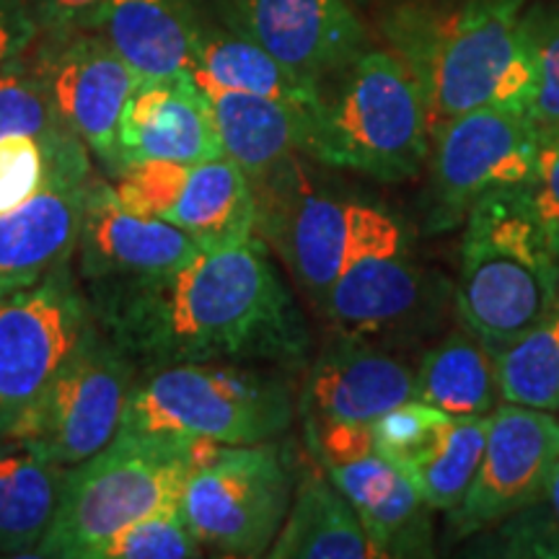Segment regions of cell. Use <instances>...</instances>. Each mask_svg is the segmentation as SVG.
I'll list each match as a JSON object with an SVG mask.
<instances>
[{"instance_id": "6da1fadb", "label": "cell", "mask_w": 559, "mask_h": 559, "mask_svg": "<svg viewBox=\"0 0 559 559\" xmlns=\"http://www.w3.org/2000/svg\"><path fill=\"white\" fill-rule=\"evenodd\" d=\"M96 324L138 368L174 362L309 360L311 332L264 241L200 251L185 267L138 283L88 285Z\"/></svg>"}, {"instance_id": "7a4b0ae2", "label": "cell", "mask_w": 559, "mask_h": 559, "mask_svg": "<svg viewBox=\"0 0 559 559\" xmlns=\"http://www.w3.org/2000/svg\"><path fill=\"white\" fill-rule=\"evenodd\" d=\"M521 5L523 0H461L391 11L386 37L423 91L430 130L481 107L528 115L534 58Z\"/></svg>"}, {"instance_id": "3957f363", "label": "cell", "mask_w": 559, "mask_h": 559, "mask_svg": "<svg viewBox=\"0 0 559 559\" xmlns=\"http://www.w3.org/2000/svg\"><path fill=\"white\" fill-rule=\"evenodd\" d=\"M559 288V236L526 185L492 190L464 218L456 309L498 358L526 334Z\"/></svg>"}, {"instance_id": "277c9868", "label": "cell", "mask_w": 559, "mask_h": 559, "mask_svg": "<svg viewBox=\"0 0 559 559\" xmlns=\"http://www.w3.org/2000/svg\"><path fill=\"white\" fill-rule=\"evenodd\" d=\"M430 153L428 107L394 52L366 50L321 86L306 156L379 181L417 177Z\"/></svg>"}, {"instance_id": "5b68a950", "label": "cell", "mask_w": 559, "mask_h": 559, "mask_svg": "<svg viewBox=\"0 0 559 559\" xmlns=\"http://www.w3.org/2000/svg\"><path fill=\"white\" fill-rule=\"evenodd\" d=\"M200 443L205 440L117 430L94 456L68 466L58 510L34 557L88 559L128 523L179 508Z\"/></svg>"}, {"instance_id": "8992f818", "label": "cell", "mask_w": 559, "mask_h": 559, "mask_svg": "<svg viewBox=\"0 0 559 559\" xmlns=\"http://www.w3.org/2000/svg\"><path fill=\"white\" fill-rule=\"evenodd\" d=\"M290 423L293 396L283 376L241 362H174L138 373L120 428L251 445L270 443Z\"/></svg>"}, {"instance_id": "52a82bcc", "label": "cell", "mask_w": 559, "mask_h": 559, "mask_svg": "<svg viewBox=\"0 0 559 559\" xmlns=\"http://www.w3.org/2000/svg\"><path fill=\"white\" fill-rule=\"evenodd\" d=\"M293 498V479L270 443H200L179 510L202 549L267 557Z\"/></svg>"}, {"instance_id": "ba28073f", "label": "cell", "mask_w": 559, "mask_h": 559, "mask_svg": "<svg viewBox=\"0 0 559 559\" xmlns=\"http://www.w3.org/2000/svg\"><path fill=\"white\" fill-rule=\"evenodd\" d=\"M94 321L73 264L0 300V438L19 430Z\"/></svg>"}, {"instance_id": "9c48e42d", "label": "cell", "mask_w": 559, "mask_h": 559, "mask_svg": "<svg viewBox=\"0 0 559 559\" xmlns=\"http://www.w3.org/2000/svg\"><path fill=\"white\" fill-rule=\"evenodd\" d=\"M539 128L523 111L481 107L430 130L428 230L456 228L481 194L526 185Z\"/></svg>"}, {"instance_id": "30bf717a", "label": "cell", "mask_w": 559, "mask_h": 559, "mask_svg": "<svg viewBox=\"0 0 559 559\" xmlns=\"http://www.w3.org/2000/svg\"><path fill=\"white\" fill-rule=\"evenodd\" d=\"M135 379V362L94 319L16 432L62 466L81 464L117 436Z\"/></svg>"}, {"instance_id": "8fae6325", "label": "cell", "mask_w": 559, "mask_h": 559, "mask_svg": "<svg viewBox=\"0 0 559 559\" xmlns=\"http://www.w3.org/2000/svg\"><path fill=\"white\" fill-rule=\"evenodd\" d=\"M300 156L304 153L251 181L257 236L277 251L298 288L321 313L347 260L360 200H342L313 185Z\"/></svg>"}, {"instance_id": "7c38bea8", "label": "cell", "mask_w": 559, "mask_h": 559, "mask_svg": "<svg viewBox=\"0 0 559 559\" xmlns=\"http://www.w3.org/2000/svg\"><path fill=\"white\" fill-rule=\"evenodd\" d=\"M423 270L400 215L362 202L347 260L326 296L324 317L347 337H376L409 319L423 300Z\"/></svg>"}, {"instance_id": "4fadbf2b", "label": "cell", "mask_w": 559, "mask_h": 559, "mask_svg": "<svg viewBox=\"0 0 559 559\" xmlns=\"http://www.w3.org/2000/svg\"><path fill=\"white\" fill-rule=\"evenodd\" d=\"M559 461V419L551 409L498 404L489 412L477 477L449 513L451 539H466L544 502Z\"/></svg>"}, {"instance_id": "5bb4252c", "label": "cell", "mask_w": 559, "mask_h": 559, "mask_svg": "<svg viewBox=\"0 0 559 559\" xmlns=\"http://www.w3.org/2000/svg\"><path fill=\"white\" fill-rule=\"evenodd\" d=\"M47 148L45 187L0 213V300L73 260L91 181L86 143L66 135Z\"/></svg>"}, {"instance_id": "9a60e30c", "label": "cell", "mask_w": 559, "mask_h": 559, "mask_svg": "<svg viewBox=\"0 0 559 559\" xmlns=\"http://www.w3.org/2000/svg\"><path fill=\"white\" fill-rule=\"evenodd\" d=\"M50 91L55 111L79 135L109 177H120V124L130 96L140 86L135 70L109 47L102 34L83 29L55 34L34 62Z\"/></svg>"}, {"instance_id": "2e32d148", "label": "cell", "mask_w": 559, "mask_h": 559, "mask_svg": "<svg viewBox=\"0 0 559 559\" xmlns=\"http://www.w3.org/2000/svg\"><path fill=\"white\" fill-rule=\"evenodd\" d=\"M228 26L304 81L324 86L368 50V32L347 0H228Z\"/></svg>"}, {"instance_id": "e0dca14e", "label": "cell", "mask_w": 559, "mask_h": 559, "mask_svg": "<svg viewBox=\"0 0 559 559\" xmlns=\"http://www.w3.org/2000/svg\"><path fill=\"white\" fill-rule=\"evenodd\" d=\"M185 230L124 210L109 181L91 179L79 230V275L86 285L171 275L200 254Z\"/></svg>"}, {"instance_id": "ac0fdd59", "label": "cell", "mask_w": 559, "mask_h": 559, "mask_svg": "<svg viewBox=\"0 0 559 559\" xmlns=\"http://www.w3.org/2000/svg\"><path fill=\"white\" fill-rule=\"evenodd\" d=\"M415 370L366 337L337 334L313 358L306 376V425L373 428L389 409L415 400Z\"/></svg>"}, {"instance_id": "d6986e66", "label": "cell", "mask_w": 559, "mask_h": 559, "mask_svg": "<svg viewBox=\"0 0 559 559\" xmlns=\"http://www.w3.org/2000/svg\"><path fill=\"white\" fill-rule=\"evenodd\" d=\"M120 151L124 169L140 160L194 166L226 156L213 107L192 73L140 83L124 107Z\"/></svg>"}, {"instance_id": "ffe728a7", "label": "cell", "mask_w": 559, "mask_h": 559, "mask_svg": "<svg viewBox=\"0 0 559 559\" xmlns=\"http://www.w3.org/2000/svg\"><path fill=\"white\" fill-rule=\"evenodd\" d=\"M324 472L353 506L381 559L432 557V510L394 464L368 453Z\"/></svg>"}, {"instance_id": "44dd1931", "label": "cell", "mask_w": 559, "mask_h": 559, "mask_svg": "<svg viewBox=\"0 0 559 559\" xmlns=\"http://www.w3.org/2000/svg\"><path fill=\"white\" fill-rule=\"evenodd\" d=\"M202 16L194 0H104L91 32L135 70L140 81L192 73Z\"/></svg>"}, {"instance_id": "7402d4cb", "label": "cell", "mask_w": 559, "mask_h": 559, "mask_svg": "<svg viewBox=\"0 0 559 559\" xmlns=\"http://www.w3.org/2000/svg\"><path fill=\"white\" fill-rule=\"evenodd\" d=\"M207 94L218 124L223 153L254 181L277 169L298 153L306 156V143L313 115L290 104L264 96L200 86Z\"/></svg>"}, {"instance_id": "603a6c76", "label": "cell", "mask_w": 559, "mask_h": 559, "mask_svg": "<svg viewBox=\"0 0 559 559\" xmlns=\"http://www.w3.org/2000/svg\"><path fill=\"white\" fill-rule=\"evenodd\" d=\"M202 251L234 249L257 239V200L251 179L228 156L187 169L177 200L164 215Z\"/></svg>"}, {"instance_id": "cb8c5ba5", "label": "cell", "mask_w": 559, "mask_h": 559, "mask_svg": "<svg viewBox=\"0 0 559 559\" xmlns=\"http://www.w3.org/2000/svg\"><path fill=\"white\" fill-rule=\"evenodd\" d=\"M68 466L32 438H0V555L34 557L58 510Z\"/></svg>"}, {"instance_id": "d4e9b609", "label": "cell", "mask_w": 559, "mask_h": 559, "mask_svg": "<svg viewBox=\"0 0 559 559\" xmlns=\"http://www.w3.org/2000/svg\"><path fill=\"white\" fill-rule=\"evenodd\" d=\"M272 559H381L345 495L326 472L311 469L293 487L288 515L267 551Z\"/></svg>"}, {"instance_id": "484cf974", "label": "cell", "mask_w": 559, "mask_h": 559, "mask_svg": "<svg viewBox=\"0 0 559 559\" xmlns=\"http://www.w3.org/2000/svg\"><path fill=\"white\" fill-rule=\"evenodd\" d=\"M192 79L200 86L264 96L309 115H317L321 107V86L300 79L247 34L207 21H202L194 39Z\"/></svg>"}, {"instance_id": "4316f807", "label": "cell", "mask_w": 559, "mask_h": 559, "mask_svg": "<svg viewBox=\"0 0 559 559\" xmlns=\"http://www.w3.org/2000/svg\"><path fill=\"white\" fill-rule=\"evenodd\" d=\"M415 400L453 417L489 415L502 402L495 355L466 330L445 334L419 360Z\"/></svg>"}, {"instance_id": "83f0119b", "label": "cell", "mask_w": 559, "mask_h": 559, "mask_svg": "<svg viewBox=\"0 0 559 559\" xmlns=\"http://www.w3.org/2000/svg\"><path fill=\"white\" fill-rule=\"evenodd\" d=\"M502 402L536 409L559 407V288L523 337L495 358Z\"/></svg>"}, {"instance_id": "f1b7e54d", "label": "cell", "mask_w": 559, "mask_h": 559, "mask_svg": "<svg viewBox=\"0 0 559 559\" xmlns=\"http://www.w3.org/2000/svg\"><path fill=\"white\" fill-rule=\"evenodd\" d=\"M487 428L489 415L453 417L449 436L440 443V449L423 466L407 474L430 510L451 513L466 498L477 477L481 453H485Z\"/></svg>"}, {"instance_id": "f546056e", "label": "cell", "mask_w": 559, "mask_h": 559, "mask_svg": "<svg viewBox=\"0 0 559 559\" xmlns=\"http://www.w3.org/2000/svg\"><path fill=\"white\" fill-rule=\"evenodd\" d=\"M453 415L409 400L373 423V451L394 464L404 477L423 466L449 436Z\"/></svg>"}, {"instance_id": "4dcf8cb0", "label": "cell", "mask_w": 559, "mask_h": 559, "mask_svg": "<svg viewBox=\"0 0 559 559\" xmlns=\"http://www.w3.org/2000/svg\"><path fill=\"white\" fill-rule=\"evenodd\" d=\"M200 555L202 544L181 510L166 508L128 523L104 539L88 559H194Z\"/></svg>"}, {"instance_id": "1f68e13d", "label": "cell", "mask_w": 559, "mask_h": 559, "mask_svg": "<svg viewBox=\"0 0 559 559\" xmlns=\"http://www.w3.org/2000/svg\"><path fill=\"white\" fill-rule=\"evenodd\" d=\"M66 128L34 62L19 58L0 70V140L16 135L50 138Z\"/></svg>"}, {"instance_id": "d6a6232c", "label": "cell", "mask_w": 559, "mask_h": 559, "mask_svg": "<svg viewBox=\"0 0 559 559\" xmlns=\"http://www.w3.org/2000/svg\"><path fill=\"white\" fill-rule=\"evenodd\" d=\"M531 58H534V102L528 117L536 128H559V3H539L521 13Z\"/></svg>"}, {"instance_id": "836d02e7", "label": "cell", "mask_w": 559, "mask_h": 559, "mask_svg": "<svg viewBox=\"0 0 559 559\" xmlns=\"http://www.w3.org/2000/svg\"><path fill=\"white\" fill-rule=\"evenodd\" d=\"M47 151L41 138L16 135L0 140V213L34 198L47 181Z\"/></svg>"}, {"instance_id": "e575fe53", "label": "cell", "mask_w": 559, "mask_h": 559, "mask_svg": "<svg viewBox=\"0 0 559 559\" xmlns=\"http://www.w3.org/2000/svg\"><path fill=\"white\" fill-rule=\"evenodd\" d=\"M526 190L542 218L559 236V128L539 132V153Z\"/></svg>"}, {"instance_id": "d590c367", "label": "cell", "mask_w": 559, "mask_h": 559, "mask_svg": "<svg viewBox=\"0 0 559 559\" xmlns=\"http://www.w3.org/2000/svg\"><path fill=\"white\" fill-rule=\"evenodd\" d=\"M39 34V21L26 0H0V70L24 58Z\"/></svg>"}, {"instance_id": "8d00e7d4", "label": "cell", "mask_w": 559, "mask_h": 559, "mask_svg": "<svg viewBox=\"0 0 559 559\" xmlns=\"http://www.w3.org/2000/svg\"><path fill=\"white\" fill-rule=\"evenodd\" d=\"M29 5L39 26L52 34H68L91 29L104 0H32Z\"/></svg>"}, {"instance_id": "74e56055", "label": "cell", "mask_w": 559, "mask_h": 559, "mask_svg": "<svg viewBox=\"0 0 559 559\" xmlns=\"http://www.w3.org/2000/svg\"><path fill=\"white\" fill-rule=\"evenodd\" d=\"M544 502H547V508L551 510V515H555V521L559 526V461H557L555 472H551V479H549L547 495H544Z\"/></svg>"}]
</instances>
